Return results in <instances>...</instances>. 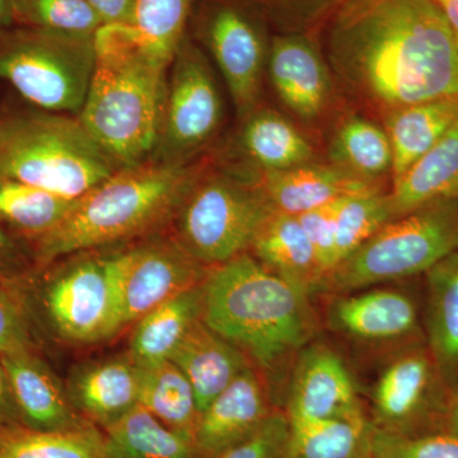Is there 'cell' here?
I'll return each instance as SVG.
<instances>
[{"mask_svg": "<svg viewBox=\"0 0 458 458\" xmlns=\"http://www.w3.org/2000/svg\"><path fill=\"white\" fill-rule=\"evenodd\" d=\"M23 427L4 367L0 363V429Z\"/></svg>", "mask_w": 458, "mask_h": 458, "instance_id": "43", "label": "cell"}, {"mask_svg": "<svg viewBox=\"0 0 458 458\" xmlns=\"http://www.w3.org/2000/svg\"><path fill=\"white\" fill-rule=\"evenodd\" d=\"M337 201L298 216L307 236L315 247L316 254L318 256L319 264H321L327 279L336 267L334 221H335Z\"/></svg>", "mask_w": 458, "mask_h": 458, "instance_id": "41", "label": "cell"}, {"mask_svg": "<svg viewBox=\"0 0 458 458\" xmlns=\"http://www.w3.org/2000/svg\"><path fill=\"white\" fill-rule=\"evenodd\" d=\"M158 233L123 247L120 289L125 328L174 295L201 284L210 269L195 260L174 234Z\"/></svg>", "mask_w": 458, "mask_h": 458, "instance_id": "13", "label": "cell"}, {"mask_svg": "<svg viewBox=\"0 0 458 458\" xmlns=\"http://www.w3.org/2000/svg\"><path fill=\"white\" fill-rule=\"evenodd\" d=\"M327 322L335 333L364 345L408 346L420 337L417 306L396 289L370 286L333 295Z\"/></svg>", "mask_w": 458, "mask_h": 458, "instance_id": "15", "label": "cell"}, {"mask_svg": "<svg viewBox=\"0 0 458 458\" xmlns=\"http://www.w3.org/2000/svg\"><path fill=\"white\" fill-rule=\"evenodd\" d=\"M75 203L77 199L60 197L30 183L0 177V221L30 240L55 228Z\"/></svg>", "mask_w": 458, "mask_h": 458, "instance_id": "33", "label": "cell"}, {"mask_svg": "<svg viewBox=\"0 0 458 458\" xmlns=\"http://www.w3.org/2000/svg\"><path fill=\"white\" fill-rule=\"evenodd\" d=\"M276 95L295 116L313 120L333 95V75L315 33H274L267 63Z\"/></svg>", "mask_w": 458, "mask_h": 458, "instance_id": "16", "label": "cell"}, {"mask_svg": "<svg viewBox=\"0 0 458 458\" xmlns=\"http://www.w3.org/2000/svg\"><path fill=\"white\" fill-rule=\"evenodd\" d=\"M209 165L205 158L185 165L149 161L114 172L77 199L55 228L31 240L33 256L49 265L77 252L125 245L158 233L174 221Z\"/></svg>", "mask_w": 458, "mask_h": 458, "instance_id": "3", "label": "cell"}, {"mask_svg": "<svg viewBox=\"0 0 458 458\" xmlns=\"http://www.w3.org/2000/svg\"><path fill=\"white\" fill-rule=\"evenodd\" d=\"M330 164L373 183L393 174V149L384 128L361 116H349L328 146Z\"/></svg>", "mask_w": 458, "mask_h": 458, "instance_id": "31", "label": "cell"}, {"mask_svg": "<svg viewBox=\"0 0 458 458\" xmlns=\"http://www.w3.org/2000/svg\"><path fill=\"white\" fill-rule=\"evenodd\" d=\"M437 4L441 7L458 44V0H438Z\"/></svg>", "mask_w": 458, "mask_h": 458, "instance_id": "46", "label": "cell"}, {"mask_svg": "<svg viewBox=\"0 0 458 458\" xmlns=\"http://www.w3.org/2000/svg\"><path fill=\"white\" fill-rule=\"evenodd\" d=\"M245 170L264 192L274 210L295 216L340 199L382 189V183L369 182L337 165L316 161L282 171Z\"/></svg>", "mask_w": 458, "mask_h": 458, "instance_id": "19", "label": "cell"}, {"mask_svg": "<svg viewBox=\"0 0 458 458\" xmlns=\"http://www.w3.org/2000/svg\"><path fill=\"white\" fill-rule=\"evenodd\" d=\"M96 12L102 25L126 23L131 18L135 0H86Z\"/></svg>", "mask_w": 458, "mask_h": 458, "instance_id": "42", "label": "cell"}, {"mask_svg": "<svg viewBox=\"0 0 458 458\" xmlns=\"http://www.w3.org/2000/svg\"><path fill=\"white\" fill-rule=\"evenodd\" d=\"M385 131L393 149V182L400 179L458 119V98L433 99L386 114Z\"/></svg>", "mask_w": 458, "mask_h": 458, "instance_id": "26", "label": "cell"}, {"mask_svg": "<svg viewBox=\"0 0 458 458\" xmlns=\"http://www.w3.org/2000/svg\"><path fill=\"white\" fill-rule=\"evenodd\" d=\"M284 411L288 417L309 419L367 417L357 385L342 357L315 340L295 355Z\"/></svg>", "mask_w": 458, "mask_h": 458, "instance_id": "14", "label": "cell"}, {"mask_svg": "<svg viewBox=\"0 0 458 458\" xmlns=\"http://www.w3.org/2000/svg\"><path fill=\"white\" fill-rule=\"evenodd\" d=\"M273 410L269 386L249 367L199 417L194 439L200 458L218 457L254 433Z\"/></svg>", "mask_w": 458, "mask_h": 458, "instance_id": "18", "label": "cell"}, {"mask_svg": "<svg viewBox=\"0 0 458 458\" xmlns=\"http://www.w3.org/2000/svg\"><path fill=\"white\" fill-rule=\"evenodd\" d=\"M289 419L274 409L254 433L216 458H288Z\"/></svg>", "mask_w": 458, "mask_h": 458, "instance_id": "40", "label": "cell"}, {"mask_svg": "<svg viewBox=\"0 0 458 458\" xmlns=\"http://www.w3.org/2000/svg\"><path fill=\"white\" fill-rule=\"evenodd\" d=\"M22 426L38 432H66L93 426L74 408L65 385L35 351L0 355Z\"/></svg>", "mask_w": 458, "mask_h": 458, "instance_id": "17", "label": "cell"}, {"mask_svg": "<svg viewBox=\"0 0 458 458\" xmlns=\"http://www.w3.org/2000/svg\"><path fill=\"white\" fill-rule=\"evenodd\" d=\"M25 260L26 254L21 243L0 227V270L18 269Z\"/></svg>", "mask_w": 458, "mask_h": 458, "instance_id": "44", "label": "cell"}, {"mask_svg": "<svg viewBox=\"0 0 458 458\" xmlns=\"http://www.w3.org/2000/svg\"><path fill=\"white\" fill-rule=\"evenodd\" d=\"M315 35L331 75L382 116L458 98V44L436 0H342Z\"/></svg>", "mask_w": 458, "mask_h": 458, "instance_id": "1", "label": "cell"}, {"mask_svg": "<svg viewBox=\"0 0 458 458\" xmlns=\"http://www.w3.org/2000/svg\"><path fill=\"white\" fill-rule=\"evenodd\" d=\"M276 33H316L342 0H242Z\"/></svg>", "mask_w": 458, "mask_h": 458, "instance_id": "37", "label": "cell"}, {"mask_svg": "<svg viewBox=\"0 0 458 458\" xmlns=\"http://www.w3.org/2000/svg\"><path fill=\"white\" fill-rule=\"evenodd\" d=\"M14 25L93 36L102 26L86 0H11Z\"/></svg>", "mask_w": 458, "mask_h": 458, "instance_id": "36", "label": "cell"}, {"mask_svg": "<svg viewBox=\"0 0 458 458\" xmlns=\"http://www.w3.org/2000/svg\"><path fill=\"white\" fill-rule=\"evenodd\" d=\"M14 25L13 9L11 0H0V30Z\"/></svg>", "mask_w": 458, "mask_h": 458, "instance_id": "47", "label": "cell"}, {"mask_svg": "<svg viewBox=\"0 0 458 458\" xmlns=\"http://www.w3.org/2000/svg\"><path fill=\"white\" fill-rule=\"evenodd\" d=\"M201 311L203 283L158 304L135 322L129 357L138 367L171 360L190 328L201 318Z\"/></svg>", "mask_w": 458, "mask_h": 458, "instance_id": "25", "label": "cell"}, {"mask_svg": "<svg viewBox=\"0 0 458 458\" xmlns=\"http://www.w3.org/2000/svg\"><path fill=\"white\" fill-rule=\"evenodd\" d=\"M274 212L249 174L236 165L210 164L183 199L172 234L201 265L218 267L249 252Z\"/></svg>", "mask_w": 458, "mask_h": 458, "instance_id": "7", "label": "cell"}, {"mask_svg": "<svg viewBox=\"0 0 458 458\" xmlns=\"http://www.w3.org/2000/svg\"><path fill=\"white\" fill-rule=\"evenodd\" d=\"M448 390L427 345L399 349L379 373L372 394V421L384 432L415 436L438 421Z\"/></svg>", "mask_w": 458, "mask_h": 458, "instance_id": "12", "label": "cell"}, {"mask_svg": "<svg viewBox=\"0 0 458 458\" xmlns=\"http://www.w3.org/2000/svg\"><path fill=\"white\" fill-rule=\"evenodd\" d=\"M123 247L66 256L49 273L41 292L42 310L63 342L89 345L125 330L120 289Z\"/></svg>", "mask_w": 458, "mask_h": 458, "instance_id": "9", "label": "cell"}, {"mask_svg": "<svg viewBox=\"0 0 458 458\" xmlns=\"http://www.w3.org/2000/svg\"><path fill=\"white\" fill-rule=\"evenodd\" d=\"M260 14L242 0H195L189 33L212 54L238 116L258 108L270 38Z\"/></svg>", "mask_w": 458, "mask_h": 458, "instance_id": "11", "label": "cell"}, {"mask_svg": "<svg viewBox=\"0 0 458 458\" xmlns=\"http://www.w3.org/2000/svg\"><path fill=\"white\" fill-rule=\"evenodd\" d=\"M119 171L77 116L33 108L0 119V177L80 199Z\"/></svg>", "mask_w": 458, "mask_h": 458, "instance_id": "5", "label": "cell"}, {"mask_svg": "<svg viewBox=\"0 0 458 458\" xmlns=\"http://www.w3.org/2000/svg\"><path fill=\"white\" fill-rule=\"evenodd\" d=\"M35 351L29 307L7 279L0 278V355Z\"/></svg>", "mask_w": 458, "mask_h": 458, "instance_id": "39", "label": "cell"}, {"mask_svg": "<svg viewBox=\"0 0 458 458\" xmlns=\"http://www.w3.org/2000/svg\"><path fill=\"white\" fill-rule=\"evenodd\" d=\"M288 458H372V421L288 417Z\"/></svg>", "mask_w": 458, "mask_h": 458, "instance_id": "29", "label": "cell"}, {"mask_svg": "<svg viewBox=\"0 0 458 458\" xmlns=\"http://www.w3.org/2000/svg\"><path fill=\"white\" fill-rule=\"evenodd\" d=\"M168 69L161 134L150 161L190 164L201 158L221 128V92L203 47L189 31Z\"/></svg>", "mask_w": 458, "mask_h": 458, "instance_id": "10", "label": "cell"}, {"mask_svg": "<svg viewBox=\"0 0 458 458\" xmlns=\"http://www.w3.org/2000/svg\"><path fill=\"white\" fill-rule=\"evenodd\" d=\"M441 430L458 437V387L448 391L447 403L442 415Z\"/></svg>", "mask_w": 458, "mask_h": 458, "instance_id": "45", "label": "cell"}, {"mask_svg": "<svg viewBox=\"0 0 458 458\" xmlns=\"http://www.w3.org/2000/svg\"><path fill=\"white\" fill-rule=\"evenodd\" d=\"M436 2H438V0H436Z\"/></svg>", "mask_w": 458, "mask_h": 458, "instance_id": "48", "label": "cell"}, {"mask_svg": "<svg viewBox=\"0 0 458 458\" xmlns=\"http://www.w3.org/2000/svg\"><path fill=\"white\" fill-rule=\"evenodd\" d=\"M458 197V119L441 140L388 190L394 218L442 199Z\"/></svg>", "mask_w": 458, "mask_h": 458, "instance_id": "27", "label": "cell"}, {"mask_svg": "<svg viewBox=\"0 0 458 458\" xmlns=\"http://www.w3.org/2000/svg\"><path fill=\"white\" fill-rule=\"evenodd\" d=\"M237 147L246 165L254 172L288 170L315 162L313 149L306 137L282 114L255 108L242 117Z\"/></svg>", "mask_w": 458, "mask_h": 458, "instance_id": "24", "label": "cell"}, {"mask_svg": "<svg viewBox=\"0 0 458 458\" xmlns=\"http://www.w3.org/2000/svg\"><path fill=\"white\" fill-rule=\"evenodd\" d=\"M458 250V197L433 201L388 222L331 271L321 294L351 293L426 274Z\"/></svg>", "mask_w": 458, "mask_h": 458, "instance_id": "6", "label": "cell"}, {"mask_svg": "<svg viewBox=\"0 0 458 458\" xmlns=\"http://www.w3.org/2000/svg\"><path fill=\"white\" fill-rule=\"evenodd\" d=\"M96 66L93 36L13 25L0 30V80L41 110H82Z\"/></svg>", "mask_w": 458, "mask_h": 458, "instance_id": "8", "label": "cell"}, {"mask_svg": "<svg viewBox=\"0 0 458 458\" xmlns=\"http://www.w3.org/2000/svg\"><path fill=\"white\" fill-rule=\"evenodd\" d=\"M201 319L242 352L267 386L318 333L311 297L249 252L208 270Z\"/></svg>", "mask_w": 458, "mask_h": 458, "instance_id": "2", "label": "cell"}, {"mask_svg": "<svg viewBox=\"0 0 458 458\" xmlns=\"http://www.w3.org/2000/svg\"><path fill=\"white\" fill-rule=\"evenodd\" d=\"M394 219L388 191L384 189L369 190L337 201L334 221L336 267Z\"/></svg>", "mask_w": 458, "mask_h": 458, "instance_id": "35", "label": "cell"}, {"mask_svg": "<svg viewBox=\"0 0 458 458\" xmlns=\"http://www.w3.org/2000/svg\"><path fill=\"white\" fill-rule=\"evenodd\" d=\"M104 458H200L194 436L165 426L138 405L102 429Z\"/></svg>", "mask_w": 458, "mask_h": 458, "instance_id": "28", "label": "cell"}, {"mask_svg": "<svg viewBox=\"0 0 458 458\" xmlns=\"http://www.w3.org/2000/svg\"><path fill=\"white\" fill-rule=\"evenodd\" d=\"M0 458H104L102 432L96 426L66 432L0 429Z\"/></svg>", "mask_w": 458, "mask_h": 458, "instance_id": "34", "label": "cell"}, {"mask_svg": "<svg viewBox=\"0 0 458 458\" xmlns=\"http://www.w3.org/2000/svg\"><path fill=\"white\" fill-rule=\"evenodd\" d=\"M93 42L95 72L77 117L119 170L147 164L161 134L170 66L150 62L119 25H102Z\"/></svg>", "mask_w": 458, "mask_h": 458, "instance_id": "4", "label": "cell"}, {"mask_svg": "<svg viewBox=\"0 0 458 458\" xmlns=\"http://www.w3.org/2000/svg\"><path fill=\"white\" fill-rule=\"evenodd\" d=\"M372 458H458V437L445 430L403 436L375 428Z\"/></svg>", "mask_w": 458, "mask_h": 458, "instance_id": "38", "label": "cell"}, {"mask_svg": "<svg viewBox=\"0 0 458 458\" xmlns=\"http://www.w3.org/2000/svg\"><path fill=\"white\" fill-rule=\"evenodd\" d=\"M138 403L165 426L194 436L200 417L197 396L174 361L140 367Z\"/></svg>", "mask_w": 458, "mask_h": 458, "instance_id": "32", "label": "cell"}, {"mask_svg": "<svg viewBox=\"0 0 458 458\" xmlns=\"http://www.w3.org/2000/svg\"><path fill=\"white\" fill-rule=\"evenodd\" d=\"M171 360L194 388L200 414L241 372L252 366L242 352L201 318L190 328Z\"/></svg>", "mask_w": 458, "mask_h": 458, "instance_id": "22", "label": "cell"}, {"mask_svg": "<svg viewBox=\"0 0 458 458\" xmlns=\"http://www.w3.org/2000/svg\"><path fill=\"white\" fill-rule=\"evenodd\" d=\"M65 387L77 411L105 429L140 405V367L128 352L89 361L72 370Z\"/></svg>", "mask_w": 458, "mask_h": 458, "instance_id": "20", "label": "cell"}, {"mask_svg": "<svg viewBox=\"0 0 458 458\" xmlns=\"http://www.w3.org/2000/svg\"><path fill=\"white\" fill-rule=\"evenodd\" d=\"M195 0H135L123 25L131 40L155 64L168 68L189 31Z\"/></svg>", "mask_w": 458, "mask_h": 458, "instance_id": "30", "label": "cell"}, {"mask_svg": "<svg viewBox=\"0 0 458 458\" xmlns=\"http://www.w3.org/2000/svg\"><path fill=\"white\" fill-rule=\"evenodd\" d=\"M249 254L309 297L321 294L327 276L298 216L276 210L259 229Z\"/></svg>", "mask_w": 458, "mask_h": 458, "instance_id": "21", "label": "cell"}, {"mask_svg": "<svg viewBox=\"0 0 458 458\" xmlns=\"http://www.w3.org/2000/svg\"><path fill=\"white\" fill-rule=\"evenodd\" d=\"M427 276V348L447 390L458 387V250Z\"/></svg>", "mask_w": 458, "mask_h": 458, "instance_id": "23", "label": "cell"}]
</instances>
